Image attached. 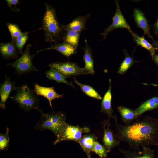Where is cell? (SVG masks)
I'll return each mask as SVG.
<instances>
[{"instance_id": "d6a6232c", "label": "cell", "mask_w": 158, "mask_h": 158, "mask_svg": "<svg viewBox=\"0 0 158 158\" xmlns=\"http://www.w3.org/2000/svg\"><path fill=\"white\" fill-rule=\"evenodd\" d=\"M152 40V44L155 48L156 51H158V40L156 41L153 39Z\"/></svg>"}, {"instance_id": "4dcf8cb0", "label": "cell", "mask_w": 158, "mask_h": 158, "mask_svg": "<svg viewBox=\"0 0 158 158\" xmlns=\"http://www.w3.org/2000/svg\"><path fill=\"white\" fill-rule=\"evenodd\" d=\"M6 1L10 10L16 13H19L20 10L17 7V5L21 2L18 0H6Z\"/></svg>"}, {"instance_id": "ffe728a7", "label": "cell", "mask_w": 158, "mask_h": 158, "mask_svg": "<svg viewBox=\"0 0 158 158\" xmlns=\"http://www.w3.org/2000/svg\"><path fill=\"white\" fill-rule=\"evenodd\" d=\"M117 109L121 119L125 125H129L139 118L136 115L134 110L123 106H119Z\"/></svg>"}, {"instance_id": "7a4b0ae2", "label": "cell", "mask_w": 158, "mask_h": 158, "mask_svg": "<svg viewBox=\"0 0 158 158\" xmlns=\"http://www.w3.org/2000/svg\"><path fill=\"white\" fill-rule=\"evenodd\" d=\"M42 19L41 28L44 32V39L50 44H58L63 40L65 31L57 19L55 9L47 2Z\"/></svg>"}, {"instance_id": "8992f818", "label": "cell", "mask_w": 158, "mask_h": 158, "mask_svg": "<svg viewBox=\"0 0 158 158\" xmlns=\"http://www.w3.org/2000/svg\"><path fill=\"white\" fill-rule=\"evenodd\" d=\"M48 66L50 68L59 71L66 78L88 74L83 68H80L77 64L73 62H54L49 63Z\"/></svg>"}, {"instance_id": "44dd1931", "label": "cell", "mask_w": 158, "mask_h": 158, "mask_svg": "<svg viewBox=\"0 0 158 158\" xmlns=\"http://www.w3.org/2000/svg\"><path fill=\"white\" fill-rule=\"evenodd\" d=\"M158 108V97H154L141 104L134 110L139 118L143 113Z\"/></svg>"}, {"instance_id": "30bf717a", "label": "cell", "mask_w": 158, "mask_h": 158, "mask_svg": "<svg viewBox=\"0 0 158 158\" xmlns=\"http://www.w3.org/2000/svg\"><path fill=\"white\" fill-rule=\"evenodd\" d=\"M11 77L5 75L4 81L0 84V96L1 101L0 107L2 109L6 108V103L8 99L9 98V95L12 91L15 90L17 87L15 82H12L10 80Z\"/></svg>"}, {"instance_id": "f1b7e54d", "label": "cell", "mask_w": 158, "mask_h": 158, "mask_svg": "<svg viewBox=\"0 0 158 158\" xmlns=\"http://www.w3.org/2000/svg\"><path fill=\"white\" fill-rule=\"evenodd\" d=\"M10 137L9 129L7 127L5 133H0V151H6L8 150L9 145Z\"/></svg>"}, {"instance_id": "1f68e13d", "label": "cell", "mask_w": 158, "mask_h": 158, "mask_svg": "<svg viewBox=\"0 0 158 158\" xmlns=\"http://www.w3.org/2000/svg\"><path fill=\"white\" fill-rule=\"evenodd\" d=\"M154 30L155 34L158 37V17L156 23L154 25Z\"/></svg>"}, {"instance_id": "836d02e7", "label": "cell", "mask_w": 158, "mask_h": 158, "mask_svg": "<svg viewBox=\"0 0 158 158\" xmlns=\"http://www.w3.org/2000/svg\"><path fill=\"white\" fill-rule=\"evenodd\" d=\"M152 57L153 61L158 66V54H155L154 55L152 56Z\"/></svg>"}, {"instance_id": "3957f363", "label": "cell", "mask_w": 158, "mask_h": 158, "mask_svg": "<svg viewBox=\"0 0 158 158\" xmlns=\"http://www.w3.org/2000/svg\"><path fill=\"white\" fill-rule=\"evenodd\" d=\"M16 93L9 98L16 102L19 107L26 112L35 109L40 112L39 98L34 90L26 84L17 87Z\"/></svg>"}, {"instance_id": "5bb4252c", "label": "cell", "mask_w": 158, "mask_h": 158, "mask_svg": "<svg viewBox=\"0 0 158 158\" xmlns=\"http://www.w3.org/2000/svg\"><path fill=\"white\" fill-rule=\"evenodd\" d=\"M133 17L137 26L143 30L144 35L146 34L150 38L153 39L150 32L149 21L146 18L142 11L138 8L134 9Z\"/></svg>"}, {"instance_id": "ac0fdd59", "label": "cell", "mask_w": 158, "mask_h": 158, "mask_svg": "<svg viewBox=\"0 0 158 158\" xmlns=\"http://www.w3.org/2000/svg\"><path fill=\"white\" fill-rule=\"evenodd\" d=\"M15 43L11 41L0 43V52L4 59L9 60L18 59V52Z\"/></svg>"}, {"instance_id": "4fadbf2b", "label": "cell", "mask_w": 158, "mask_h": 158, "mask_svg": "<svg viewBox=\"0 0 158 158\" xmlns=\"http://www.w3.org/2000/svg\"><path fill=\"white\" fill-rule=\"evenodd\" d=\"M90 16V13L85 16H78L68 24H62V27L65 31L71 30L81 32L87 29L86 21Z\"/></svg>"}, {"instance_id": "e0dca14e", "label": "cell", "mask_w": 158, "mask_h": 158, "mask_svg": "<svg viewBox=\"0 0 158 158\" xmlns=\"http://www.w3.org/2000/svg\"><path fill=\"white\" fill-rule=\"evenodd\" d=\"M85 45L82 48L84 51L83 59L85 66L83 68L87 74L94 75V60L91 49L89 47L86 39L85 40Z\"/></svg>"}, {"instance_id": "277c9868", "label": "cell", "mask_w": 158, "mask_h": 158, "mask_svg": "<svg viewBox=\"0 0 158 158\" xmlns=\"http://www.w3.org/2000/svg\"><path fill=\"white\" fill-rule=\"evenodd\" d=\"M40 112V117L34 129L39 131L49 130L57 137L67 123L65 114L60 111L44 113L41 111Z\"/></svg>"}, {"instance_id": "9a60e30c", "label": "cell", "mask_w": 158, "mask_h": 158, "mask_svg": "<svg viewBox=\"0 0 158 158\" xmlns=\"http://www.w3.org/2000/svg\"><path fill=\"white\" fill-rule=\"evenodd\" d=\"M109 85L107 91L104 94L101 102V112L104 113L108 116V120L110 121L111 118H114L115 115L113 116L114 113L111 106L112 95L111 94V80L109 79Z\"/></svg>"}, {"instance_id": "6da1fadb", "label": "cell", "mask_w": 158, "mask_h": 158, "mask_svg": "<svg viewBox=\"0 0 158 158\" xmlns=\"http://www.w3.org/2000/svg\"><path fill=\"white\" fill-rule=\"evenodd\" d=\"M114 138L120 142L127 143L132 150H140L144 146L158 145V119L145 116L131 124L122 125L117 122L115 116Z\"/></svg>"}, {"instance_id": "d4e9b609", "label": "cell", "mask_w": 158, "mask_h": 158, "mask_svg": "<svg viewBox=\"0 0 158 158\" xmlns=\"http://www.w3.org/2000/svg\"><path fill=\"white\" fill-rule=\"evenodd\" d=\"M73 82L77 84L80 87L83 92L87 95L99 100L102 99L100 95L91 86L80 83L75 77H73Z\"/></svg>"}, {"instance_id": "d6986e66", "label": "cell", "mask_w": 158, "mask_h": 158, "mask_svg": "<svg viewBox=\"0 0 158 158\" xmlns=\"http://www.w3.org/2000/svg\"><path fill=\"white\" fill-rule=\"evenodd\" d=\"M97 139L94 134L90 133L83 136L78 142L88 158H91L90 152H92L95 143Z\"/></svg>"}, {"instance_id": "484cf974", "label": "cell", "mask_w": 158, "mask_h": 158, "mask_svg": "<svg viewBox=\"0 0 158 158\" xmlns=\"http://www.w3.org/2000/svg\"><path fill=\"white\" fill-rule=\"evenodd\" d=\"M123 51L125 55V59L117 72L121 74H124L135 62L125 49H124Z\"/></svg>"}, {"instance_id": "83f0119b", "label": "cell", "mask_w": 158, "mask_h": 158, "mask_svg": "<svg viewBox=\"0 0 158 158\" xmlns=\"http://www.w3.org/2000/svg\"><path fill=\"white\" fill-rule=\"evenodd\" d=\"M6 25L10 33L11 41L15 43L16 39L21 35L22 32L18 26L16 24L8 22L6 23Z\"/></svg>"}, {"instance_id": "52a82bcc", "label": "cell", "mask_w": 158, "mask_h": 158, "mask_svg": "<svg viewBox=\"0 0 158 158\" xmlns=\"http://www.w3.org/2000/svg\"><path fill=\"white\" fill-rule=\"evenodd\" d=\"M86 128L78 126H74L67 123L53 142L55 145L58 143L65 141H73L79 142L82 137V134Z\"/></svg>"}, {"instance_id": "5b68a950", "label": "cell", "mask_w": 158, "mask_h": 158, "mask_svg": "<svg viewBox=\"0 0 158 158\" xmlns=\"http://www.w3.org/2000/svg\"><path fill=\"white\" fill-rule=\"evenodd\" d=\"M31 46V44H28L20 57L13 63L7 64V66L14 68L16 73L19 75L29 73L31 71H38L33 64L32 60L36 54H30V50Z\"/></svg>"}, {"instance_id": "603a6c76", "label": "cell", "mask_w": 158, "mask_h": 158, "mask_svg": "<svg viewBox=\"0 0 158 158\" xmlns=\"http://www.w3.org/2000/svg\"><path fill=\"white\" fill-rule=\"evenodd\" d=\"M47 77L49 79L53 80L58 83H65L74 88V85L66 79V78L57 70L50 68L45 72Z\"/></svg>"}, {"instance_id": "7c38bea8", "label": "cell", "mask_w": 158, "mask_h": 158, "mask_svg": "<svg viewBox=\"0 0 158 158\" xmlns=\"http://www.w3.org/2000/svg\"><path fill=\"white\" fill-rule=\"evenodd\" d=\"M118 147L125 158H155L154 150L148 146L142 147V151L124 150Z\"/></svg>"}, {"instance_id": "7402d4cb", "label": "cell", "mask_w": 158, "mask_h": 158, "mask_svg": "<svg viewBox=\"0 0 158 158\" xmlns=\"http://www.w3.org/2000/svg\"><path fill=\"white\" fill-rule=\"evenodd\" d=\"M81 33V32L71 30L65 31L63 37V42L77 48L79 45Z\"/></svg>"}, {"instance_id": "f546056e", "label": "cell", "mask_w": 158, "mask_h": 158, "mask_svg": "<svg viewBox=\"0 0 158 158\" xmlns=\"http://www.w3.org/2000/svg\"><path fill=\"white\" fill-rule=\"evenodd\" d=\"M92 152L97 154L100 158H105L107 156V152L103 145L99 142L98 140L95 143Z\"/></svg>"}, {"instance_id": "ba28073f", "label": "cell", "mask_w": 158, "mask_h": 158, "mask_svg": "<svg viewBox=\"0 0 158 158\" xmlns=\"http://www.w3.org/2000/svg\"><path fill=\"white\" fill-rule=\"evenodd\" d=\"M116 5V9L112 18V23L104 29V31L100 34L105 39L108 34L113 30L119 28L127 29L130 32L132 31L131 28L121 12L119 0H115Z\"/></svg>"}, {"instance_id": "4316f807", "label": "cell", "mask_w": 158, "mask_h": 158, "mask_svg": "<svg viewBox=\"0 0 158 158\" xmlns=\"http://www.w3.org/2000/svg\"><path fill=\"white\" fill-rule=\"evenodd\" d=\"M29 37L28 33L27 32H22L21 35L16 39L15 45L19 53L22 54L23 47L26 43Z\"/></svg>"}, {"instance_id": "cb8c5ba5", "label": "cell", "mask_w": 158, "mask_h": 158, "mask_svg": "<svg viewBox=\"0 0 158 158\" xmlns=\"http://www.w3.org/2000/svg\"><path fill=\"white\" fill-rule=\"evenodd\" d=\"M130 33L137 46L140 45L147 49L150 53L152 56L155 54V48L146 40L144 37H140L132 31L130 32Z\"/></svg>"}, {"instance_id": "9c48e42d", "label": "cell", "mask_w": 158, "mask_h": 158, "mask_svg": "<svg viewBox=\"0 0 158 158\" xmlns=\"http://www.w3.org/2000/svg\"><path fill=\"white\" fill-rule=\"evenodd\" d=\"M102 123L104 132L102 140L103 146L108 153L114 147L116 146L118 147L120 142L114 137V131L110 128L111 126L110 121L108 119H104Z\"/></svg>"}, {"instance_id": "2e32d148", "label": "cell", "mask_w": 158, "mask_h": 158, "mask_svg": "<svg viewBox=\"0 0 158 158\" xmlns=\"http://www.w3.org/2000/svg\"><path fill=\"white\" fill-rule=\"evenodd\" d=\"M77 48L72 46L68 44L63 42L61 44L52 45L51 46L38 51L36 54L40 52L49 50H54L57 51L68 58L73 55L77 53Z\"/></svg>"}, {"instance_id": "8fae6325", "label": "cell", "mask_w": 158, "mask_h": 158, "mask_svg": "<svg viewBox=\"0 0 158 158\" xmlns=\"http://www.w3.org/2000/svg\"><path fill=\"white\" fill-rule=\"evenodd\" d=\"M33 90L37 95L43 96L48 101L50 106L52 107L51 102L53 100L59 98H62L64 97L63 94H59L55 91L54 87H45L41 86L35 83L34 84Z\"/></svg>"}]
</instances>
